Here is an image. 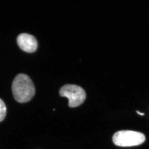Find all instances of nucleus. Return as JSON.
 Listing matches in <instances>:
<instances>
[{"label": "nucleus", "instance_id": "nucleus-1", "mask_svg": "<svg viewBox=\"0 0 149 149\" xmlns=\"http://www.w3.org/2000/svg\"><path fill=\"white\" fill-rule=\"evenodd\" d=\"M12 88L14 97L18 102L30 101L35 94L33 81L29 76L24 74H19L15 78Z\"/></svg>", "mask_w": 149, "mask_h": 149}, {"label": "nucleus", "instance_id": "nucleus-2", "mask_svg": "<svg viewBox=\"0 0 149 149\" xmlns=\"http://www.w3.org/2000/svg\"><path fill=\"white\" fill-rule=\"evenodd\" d=\"M113 140L118 146H134L143 143L145 141V136L143 134L136 131L122 130L114 134Z\"/></svg>", "mask_w": 149, "mask_h": 149}, {"label": "nucleus", "instance_id": "nucleus-3", "mask_svg": "<svg viewBox=\"0 0 149 149\" xmlns=\"http://www.w3.org/2000/svg\"><path fill=\"white\" fill-rule=\"evenodd\" d=\"M61 97L69 100V106L74 108L81 105L86 100V94L82 87L74 84H66L59 90Z\"/></svg>", "mask_w": 149, "mask_h": 149}, {"label": "nucleus", "instance_id": "nucleus-4", "mask_svg": "<svg viewBox=\"0 0 149 149\" xmlns=\"http://www.w3.org/2000/svg\"><path fill=\"white\" fill-rule=\"evenodd\" d=\"M17 42L20 48L27 53L35 52L38 47L36 38L29 34H20L17 37Z\"/></svg>", "mask_w": 149, "mask_h": 149}, {"label": "nucleus", "instance_id": "nucleus-5", "mask_svg": "<svg viewBox=\"0 0 149 149\" xmlns=\"http://www.w3.org/2000/svg\"><path fill=\"white\" fill-rule=\"evenodd\" d=\"M6 114V107L4 102L0 99V122L4 119Z\"/></svg>", "mask_w": 149, "mask_h": 149}, {"label": "nucleus", "instance_id": "nucleus-6", "mask_svg": "<svg viewBox=\"0 0 149 149\" xmlns=\"http://www.w3.org/2000/svg\"><path fill=\"white\" fill-rule=\"evenodd\" d=\"M136 112H137V113H139V114H140V115H141V116H143L144 115V113H140L139 111H136Z\"/></svg>", "mask_w": 149, "mask_h": 149}]
</instances>
